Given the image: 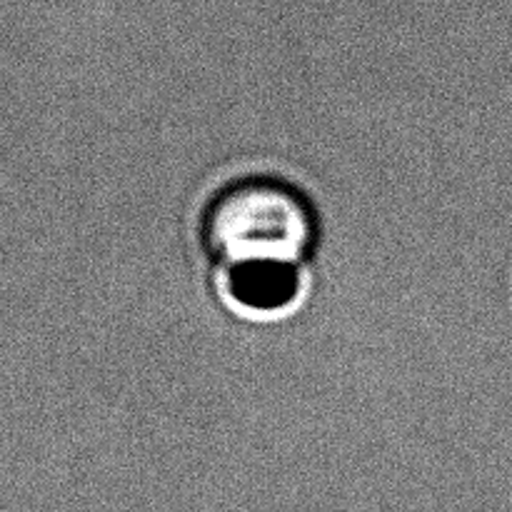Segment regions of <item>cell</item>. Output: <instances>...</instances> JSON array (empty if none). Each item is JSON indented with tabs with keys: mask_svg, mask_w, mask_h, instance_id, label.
Here are the masks:
<instances>
[{
	"mask_svg": "<svg viewBox=\"0 0 512 512\" xmlns=\"http://www.w3.org/2000/svg\"><path fill=\"white\" fill-rule=\"evenodd\" d=\"M308 290L303 265L258 263L223 268V298L245 318H283L298 308Z\"/></svg>",
	"mask_w": 512,
	"mask_h": 512,
	"instance_id": "cell-2",
	"label": "cell"
},
{
	"mask_svg": "<svg viewBox=\"0 0 512 512\" xmlns=\"http://www.w3.org/2000/svg\"><path fill=\"white\" fill-rule=\"evenodd\" d=\"M315 213L293 185L248 178L220 190L203 218V240L223 268L303 265L315 248Z\"/></svg>",
	"mask_w": 512,
	"mask_h": 512,
	"instance_id": "cell-1",
	"label": "cell"
}]
</instances>
